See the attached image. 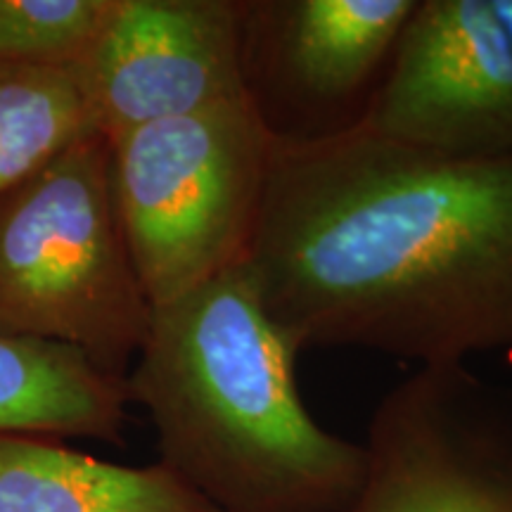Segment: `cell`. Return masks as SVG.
<instances>
[{"label": "cell", "mask_w": 512, "mask_h": 512, "mask_svg": "<svg viewBox=\"0 0 512 512\" xmlns=\"http://www.w3.org/2000/svg\"><path fill=\"white\" fill-rule=\"evenodd\" d=\"M247 271L299 351L420 368L512 351V155L446 157L361 126L273 140Z\"/></svg>", "instance_id": "6da1fadb"}, {"label": "cell", "mask_w": 512, "mask_h": 512, "mask_svg": "<svg viewBox=\"0 0 512 512\" xmlns=\"http://www.w3.org/2000/svg\"><path fill=\"white\" fill-rule=\"evenodd\" d=\"M299 349L245 266L152 309L126 373L159 463L219 512H347L366 446L325 430L299 394Z\"/></svg>", "instance_id": "7a4b0ae2"}, {"label": "cell", "mask_w": 512, "mask_h": 512, "mask_svg": "<svg viewBox=\"0 0 512 512\" xmlns=\"http://www.w3.org/2000/svg\"><path fill=\"white\" fill-rule=\"evenodd\" d=\"M150 320L114 202L110 140L88 133L0 195V332L64 344L126 377Z\"/></svg>", "instance_id": "3957f363"}, {"label": "cell", "mask_w": 512, "mask_h": 512, "mask_svg": "<svg viewBox=\"0 0 512 512\" xmlns=\"http://www.w3.org/2000/svg\"><path fill=\"white\" fill-rule=\"evenodd\" d=\"M271 155L247 98L110 138L114 202L152 309L247 264Z\"/></svg>", "instance_id": "277c9868"}, {"label": "cell", "mask_w": 512, "mask_h": 512, "mask_svg": "<svg viewBox=\"0 0 512 512\" xmlns=\"http://www.w3.org/2000/svg\"><path fill=\"white\" fill-rule=\"evenodd\" d=\"M347 512H512V387L467 363L418 368L368 425Z\"/></svg>", "instance_id": "5b68a950"}, {"label": "cell", "mask_w": 512, "mask_h": 512, "mask_svg": "<svg viewBox=\"0 0 512 512\" xmlns=\"http://www.w3.org/2000/svg\"><path fill=\"white\" fill-rule=\"evenodd\" d=\"M358 126L446 157H510L512 0H418Z\"/></svg>", "instance_id": "8992f818"}, {"label": "cell", "mask_w": 512, "mask_h": 512, "mask_svg": "<svg viewBox=\"0 0 512 512\" xmlns=\"http://www.w3.org/2000/svg\"><path fill=\"white\" fill-rule=\"evenodd\" d=\"M418 0H245V95L278 143L363 121Z\"/></svg>", "instance_id": "52a82bcc"}, {"label": "cell", "mask_w": 512, "mask_h": 512, "mask_svg": "<svg viewBox=\"0 0 512 512\" xmlns=\"http://www.w3.org/2000/svg\"><path fill=\"white\" fill-rule=\"evenodd\" d=\"M245 0H117L79 64L95 131L107 140L247 98Z\"/></svg>", "instance_id": "ba28073f"}, {"label": "cell", "mask_w": 512, "mask_h": 512, "mask_svg": "<svg viewBox=\"0 0 512 512\" xmlns=\"http://www.w3.org/2000/svg\"><path fill=\"white\" fill-rule=\"evenodd\" d=\"M0 512H219L162 463L117 465L50 437L0 434Z\"/></svg>", "instance_id": "9c48e42d"}, {"label": "cell", "mask_w": 512, "mask_h": 512, "mask_svg": "<svg viewBox=\"0 0 512 512\" xmlns=\"http://www.w3.org/2000/svg\"><path fill=\"white\" fill-rule=\"evenodd\" d=\"M126 406V377L64 344L0 332V434L121 444Z\"/></svg>", "instance_id": "30bf717a"}, {"label": "cell", "mask_w": 512, "mask_h": 512, "mask_svg": "<svg viewBox=\"0 0 512 512\" xmlns=\"http://www.w3.org/2000/svg\"><path fill=\"white\" fill-rule=\"evenodd\" d=\"M88 133L79 64H0V195Z\"/></svg>", "instance_id": "8fae6325"}, {"label": "cell", "mask_w": 512, "mask_h": 512, "mask_svg": "<svg viewBox=\"0 0 512 512\" xmlns=\"http://www.w3.org/2000/svg\"><path fill=\"white\" fill-rule=\"evenodd\" d=\"M117 0H0V64H81Z\"/></svg>", "instance_id": "7c38bea8"}]
</instances>
